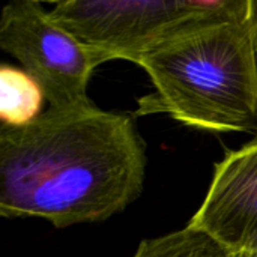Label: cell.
I'll use <instances>...</instances> for the list:
<instances>
[{
	"label": "cell",
	"mask_w": 257,
	"mask_h": 257,
	"mask_svg": "<svg viewBox=\"0 0 257 257\" xmlns=\"http://www.w3.org/2000/svg\"><path fill=\"white\" fill-rule=\"evenodd\" d=\"M248 0H63L50 18L104 62L128 60L205 23L242 18Z\"/></svg>",
	"instance_id": "obj_3"
},
{
	"label": "cell",
	"mask_w": 257,
	"mask_h": 257,
	"mask_svg": "<svg viewBox=\"0 0 257 257\" xmlns=\"http://www.w3.org/2000/svg\"><path fill=\"white\" fill-rule=\"evenodd\" d=\"M247 26L250 30V36H251V42L254 47V53L257 57V0H248V6H247Z\"/></svg>",
	"instance_id": "obj_8"
},
{
	"label": "cell",
	"mask_w": 257,
	"mask_h": 257,
	"mask_svg": "<svg viewBox=\"0 0 257 257\" xmlns=\"http://www.w3.org/2000/svg\"><path fill=\"white\" fill-rule=\"evenodd\" d=\"M230 257H257V253H245V254H230Z\"/></svg>",
	"instance_id": "obj_9"
},
{
	"label": "cell",
	"mask_w": 257,
	"mask_h": 257,
	"mask_svg": "<svg viewBox=\"0 0 257 257\" xmlns=\"http://www.w3.org/2000/svg\"><path fill=\"white\" fill-rule=\"evenodd\" d=\"M45 95L38 81L24 69L0 68V120L2 126L21 128L41 116Z\"/></svg>",
	"instance_id": "obj_6"
},
{
	"label": "cell",
	"mask_w": 257,
	"mask_h": 257,
	"mask_svg": "<svg viewBox=\"0 0 257 257\" xmlns=\"http://www.w3.org/2000/svg\"><path fill=\"white\" fill-rule=\"evenodd\" d=\"M133 257H230L203 233L185 226L181 230L143 239Z\"/></svg>",
	"instance_id": "obj_7"
},
{
	"label": "cell",
	"mask_w": 257,
	"mask_h": 257,
	"mask_svg": "<svg viewBox=\"0 0 257 257\" xmlns=\"http://www.w3.org/2000/svg\"><path fill=\"white\" fill-rule=\"evenodd\" d=\"M146 145L134 117L92 102L0 128V215L56 229L101 223L143 193Z\"/></svg>",
	"instance_id": "obj_1"
},
{
	"label": "cell",
	"mask_w": 257,
	"mask_h": 257,
	"mask_svg": "<svg viewBox=\"0 0 257 257\" xmlns=\"http://www.w3.org/2000/svg\"><path fill=\"white\" fill-rule=\"evenodd\" d=\"M187 226L227 254L257 253V139L215 164L208 193Z\"/></svg>",
	"instance_id": "obj_5"
},
{
	"label": "cell",
	"mask_w": 257,
	"mask_h": 257,
	"mask_svg": "<svg viewBox=\"0 0 257 257\" xmlns=\"http://www.w3.org/2000/svg\"><path fill=\"white\" fill-rule=\"evenodd\" d=\"M0 48L15 57L38 81L50 108L89 104L90 77L105 63L32 0L5 5L0 15Z\"/></svg>",
	"instance_id": "obj_4"
},
{
	"label": "cell",
	"mask_w": 257,
	"mask_h": 257,
	"mask_svg": "<svg viewBox=\"0 0 257 257\" xmlns=\"http://www.w3.org/2000/svg\"><path fill=\"white\" fill-rule=\"evenodd\" d=\"M245 17L205 23L140 54L136 63L155 93L139 99L133 117L167 113L211 133L257 130V57Z\"/></svg>",
	"instance_id": "obj_2"
}]
</instances>
